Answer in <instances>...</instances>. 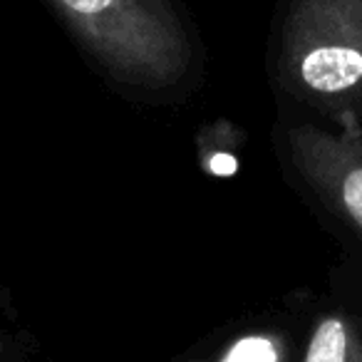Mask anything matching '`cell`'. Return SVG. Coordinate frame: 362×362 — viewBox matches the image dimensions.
I'll return each instance as SVG.
<instances>
[{"instance_id":"1","label":"cell","mask_w":362,"mask_h":362,"mask_svg":"<svg viewBox=\"0 0 362 362\" xmlns=\"http://www.w3.org/2000/svg\"><path fill=\"white\" fill-rule=\"evenodd\" d=\"M110 80L174 90L199 65V40L179 0H42Z\"/></svg>"},{"instance_id":"4","label":"cell","mask_w":362,"mask_h":362,"mask_svg":"<svg viewBox=\"0 0 362 362\" xmlns=\"http://www.w3.org/2000/svg\"><path fill=\"white\" fill-rule=\"evenodd\" d=\"M303 362H362V327L342 313L322 315L308 340Z\"/></svg>"},{"instance_id":"2","label":"cell","mask_w":362,"mask_h":362,"mask_svg":"<svg viewBox=\"0 0 362 362\" xmlns=\"http://www.w3.org/2000/svg\"><path fill=\"white\" fill-rule=\"evenodd\" d=\"M273 70L303 102L335 112L362 105V0H278Z\"/></svg>"},{"instance_id":"3","label":"cell","mask_w":362,"mask_h":362,"mask_svg":"<svg viewBox=\"0 0 362 362\" xmlns=\"http://www.w3.org/2000/svg\"><path fill=\"white\" fill-rule=\"evenodd\" d=\"M340 129L300 124L288 132L298 174L362 236V127L357 110L337 112Z\"/></svg>"},{"instance_id":"5","label":"cell","mask_w":362,"mask_h":362,"mask_svg":"<svg viewBox=\"0 0 362 362\" xmlns=\"http://www.w3.org/2000/svg\"><path fill=\"white\" fill-rule=\"evenodd\" d=\"M204 362H288V342L281 332H248L228 342L214 360Z\"/></svg>"}]
</instances>
